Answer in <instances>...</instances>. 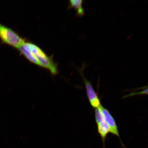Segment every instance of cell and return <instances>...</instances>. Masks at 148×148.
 I'll return each mask as SVG.
<instances>
[{
  "mask_svg": "<svg viewBox=\"0 0 148 148\" xmlns=\"http://www.w3.org/2000/svg\"><path fill=\"white\" fill-rule=\"evenodd\" d=\"M25 43L39 62L40 67L49 70L53 75H56L58 73V65L51 57L48 56L41 49L34 44L29 42H25Z\"/></svg>",
  "mask_w": 148,
  "mask_h": 148,
  "instance_id": "1",
  "label": "cell"
},
{
  "mask_svg": "<svg viewBox=\"0 0 148 148\" xmlns=\"http://www.w3.org/2000/svg\"><path fill=\"white\" fill-rule=\"evenodd\" d=\"M0 39L1 43L7 44L18 49L25 42L12 29L0 23Z\"/></svg>",
  "mask_w": 148,
  "mask_h": 148,
  "instance_id": "2",
  "label": "cell"
},
{
  "mask_svg": "<svg viewBox=\"0 0 148 148\" xmlns=\"http://www.w3.org/2000/svg\"><path fill=\"white\" fill-rule=\"evenodd\" d=\"M86 66V64H83L82 68L80 70V72L84 81L87 95L90 104L92 108L95 109H97L101 106V101L91 83L83 75L82 71Z\"/></svg>",
  "mask_w": 148,
  "mask_h": 148,
  "instance_id": "3",
  "label": "cell"
},
{
  "mask_svg": "<svg viewBox=\"0 0 148 148\" xmlns=\"http://www.w3.org/2000/svg\"><path fill=\"white\" fill-rule=\"evenodd\" d=\"M95 117L97 126V131L102 141L103 148H105V143L107 135L110 133V129L103 119L102 114L99 108L95 109Z\"/></svg>",
  "mask_w": 148,
  "mask_h": 148,
  "instance_id": "4",
  "label": "cell"
},
{
  "mask_svg": "<svg viewBox=\"0 0 148 148\" xmlns=\"http://www.w3.org/2000/svg\"><path fill=\"white\" fill-rule=\"evenodd\" d=\"M99 108L102 114L103 119L110 127V133L114 136H117L119 139L122 146L124 148H127L123 144V142L122 141L121 139L120 138L117 124H116L115 119L110 113V111L108 109L105 108L102 105Z\"/></svg>",
  "mask_w": 148,
  "mask_h": 148,
  "instance_id": "5",
  "label": "cell"
},
{
  "mask_svg": "<svg viewBox=\"0 0 148 148\" xmlns=\"http://www.w3.org/2000/svg\"><path fill=\"white\" fill-rule=\"evenodd\" d=\"M25 43L23 45L18 48V50L20 52L22 55L24 56L26 58L29 62L37 66H40L39 62L35 56L29 49Z\"/></svg>",
  "mask_w": 148,
  "mask_h": 148,
  "instance_id": "6",
  "label": "cell"
},
{
  "mask_svg": "<svg viewBox=\"0 0 148 148\" xmlns=\"http://www.w3.org/2000/svg\"><path fill=\"white\" fill-rule=\"evenodd\" d=\"M82 0H71L69 1V8L75 9L77 11V15L82 16L84 15V11L83 7Z\"/></svg>",
  "mask_w": 148,
  "mask_h": 148,
  "instance_id": "7",
  "label": "cell"
},
{
  "mask_svg": "<svg viewBox=\"0 0 148 148\" xmlns=\"http://www.w3.org/2000/svg\"><path fill=\"white\" fill-rule=\"evenodd\" d=\"M0 44H1V43H0Z\"/></svg>",
  "mask_w": 148,
  "mask_h": 148,
  "instance_id": "8",
  "label": "cell"
}]
</instances>
